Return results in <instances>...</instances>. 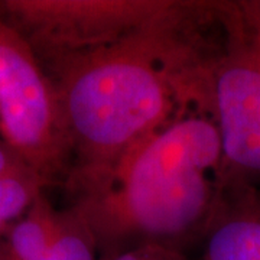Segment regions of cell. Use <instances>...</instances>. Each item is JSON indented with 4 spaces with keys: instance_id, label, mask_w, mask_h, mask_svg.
Segmentation results:
<instances>
[{
    "instance_id": "1",
    "label": "cell",
    "mask_w": 260,
    "mask_h": 260,
    "mask_svg": "<svg viewBox=\"0 0 260 260\" xmlns=\"http://www.w3.org/2000/svg\"><path fill=\"white\" fill-rule=\"evenodd\" d=\"M218 2L179 8L107 47L44 61L71 146L70 200L91 194L121 158L186 109L213 106Z\"/></svg>"
},
{
    "instance_id": "2",
    "label": "cell",
    "mask_w": 260,
    "mask_h": 260,
    "mask_svg": "<svg viewBox=\"0 0 260 260\" xmlns=\"http://www.w3.org/2000/svg\"><path fill=\"white\" fill-rule=\"evenodd\" d=\"M224 177L213 106L200 104L140 140L103 185L68 207L88 225L100 254L139 244L182 250L203 239Z\"/></svg>"
},
{
    "instance_id": "3",
    "label": "cell",
    "mask_w": 260,
    "mask_h": 260,
    "mask_svg": "<svg viewBox=\"0 0 260 260\" xmlns=\"http://www.w3.org/2000/svg\"><path fill=\"white\" fill-rule=\"evenodd\" d=\"M0 140L47 185H65L71 146L54 84L30 44L2 15Z\"/></svg>"
},
{
    "instance_id": "4",
    "label": "cell",
    "mask_w": 260,
    "mask_h": 260,
    "mask_svg": "<svg viewBox=\"0 0 260 260\" xmlns=\"http://www.w3.org/2000/svg\"><path fill=\"white\" fill-rule=\"evenodd\" d=\"M220 44L211 71L225 177H260V0L218 2Z\"/></svg>"
},
{
    "instance_id": "5",
    "label": "cell",
    "mask_w": 260,
    "mask_h": 260,
    "mask_svg": "<svg viewBox=\"0 0 260 260\" xmlns=\"http://www.w3.org/2000/svg\"><path fill=\"white\" fill-rule=\"evenodd\" d=\"M182 0H2L0 15L41 62L112 45L165 18Z\"/></svg>"
},
{
    "instance_id": "6",
    "label": "cell",
    "mask_w": 260,
    "mask_h": 260,
    "mask_svg": "<svg viewBox=\"0 0 260 260\" xmlns=\"http://www.w3.org/2000/svg\"><path fill=\"white\" fill-rule=\"evenodd\" d=\"M203 242V260H260V189L253 182L224 177Z\"/></svg>"
},
{
    "instance_id": "7",
    "label": "cell",
    "mask_w": 260,
    "mask_h": 260,
    "mask_svg": "<svg viewBox=\"0 0 260 260\" xmlns=\"http://www.w3.org/2000/svg\"><path fill=\"white\" fill-rule=\"evenodd\" d=\"M58 210L42 194L0 236V260H42L55 232Z\"/></svg>"
},
{
    "instance_id": "8",
    "label": "cell",
    "mask_w": 260,
    "mask_h": 260,
    "mask_svg": "<svg viewBox=\"0 0 260 260\" xmlns=\"http://www.w3.org/2000/svg\"><path fill=\"white\" fill-rule=\"evenodd\" d=\"M45 186V181L32 169L0 178V236L28 213Z\"/></svg>"
},
{
    "instance_id": "9",
    "label": "cell",
    "mask_w": 260,
    "mask_h": 260,
    "mask_svg": "<svg viewBox=\"0 0 260 260\" xmlns=\"http://www.w3.org/2000/svg\"><path fill=\"white\" fill-rule=\"evenodd\" d=\"M99 260H188L184 251L162 244H139L123 250L103 253Z\"/></svg>"
},
{
    "instance_id": "10",
    "label": "cell",
    "mask_w": 260,
    "mask_h": 260,
    "mask_svg": "<svg viewBox=\"0 0 260 260\" xmlns=\"http://www.w3.org/2000/svg\"><path fill=\"white\" fill-rule=\"evenodd\" d=\"M42 260H91V257L75 240L54 234Z\"/></svg>"
}]
</instances>
